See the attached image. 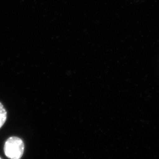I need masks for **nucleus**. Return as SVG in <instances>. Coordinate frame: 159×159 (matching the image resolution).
<instances>
[{
  "mask_svg": "<svg viewBox=\"0 0 159 159\" xmlns=\"http://www.w3.org/2000/svg\"><path fill=\"white\" fill-rule=\"evenodd\" d=\"M0 159H1V157H0Z\"/></svg>",
  "mask_w": 159,
  "mask_h": 159,
  "instance_id": "obj_3",
  "label": "nucleus"
},
{
  "mask_svg": "<svg viewBox=\"0 0 159 159\" xmlns=\"http://www.w3.org/2000/svg\"><path fill=\"white\" fill-rule=\"evenodd\" d=\"M7 117V113L4 106L0 102V129L5 124Z\"/></svg>",
  "mask_w": 159,
  "mask_h": 159,
  "instance_id": "obj_2",
  "label": "nucleus"
},
{
  "mask_svg": "<svg viewBox=\"0 0 159 159\" xmlns=\"http://www.w3.org/2000/svg\"><path fill=\"white\" fill-rule=\"evenodd\" d=\"M24 143L20 137L12 136L6 140L4 152L6 156L10 159H20L24 152Z\"/></svg>",
  "mask_w": 159,
  "mask_h": 159,
  "instance_id": "obj_1",
  "label": "nucleus"
}]
</instances>
